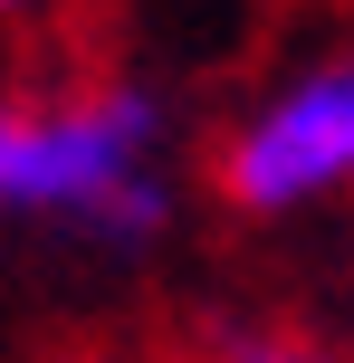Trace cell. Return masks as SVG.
I'll return each mask as SVG.
<instances>
[{"instance_id": "1", "label": "cell", "mask_w": 354, "mask_h": 363, "mask_svg": "<svg viewBox=\"0 0 354 363\" xmlns=\"http://www.w3.org/2000/svg\"><path fill=\"white\" fill-rule=\"evenodd\" d=\"M153 153V96L96 86L77 106H10L0 96V211L87 220Z\"/></svg>"}, {"instance_id": "3", "label": "cell", "mask_w": 354, "mask_h": 363, "mask_svg": "<svg viewBox=\"0 0 354 363\" xmlns=\"http://www.w3.org/2000/svg\"><path fill=\"white\" fill-rule=\"evenodd\" d=\"M163 220H172V191H163L153 172H125V182H115V191L87 211V230L106 239V249H144V239L163 230Z\"/></svg>"}, {"instance_id": "5", "label": "cell", "mask_w": 354, "mask_h": 363, "mask_svg": "<svg viewBox=\"0 0 354 363\" xmlns=\"http://www.w3.org/2000/svg\"><path fill=\"white\" fill-rule=\"evenodd\" d=\"M0 10H29V0H0Z\"/></svg>"}, {"instance_id": "4", "label": "cell", "mask_w": 354, "mask_h": 363, "mask_svg": "<svg viewBox=\"0 0 354 363\" xmlns=\"http://www.w3.org/2000/svg\"><path fill=\"white\" fill-rule=\"evenodd\" d=\"M221 363H336V354H316V345H287V335H268V345H240V354H221Z\"/></svg>"}, {"instance_id": "2", "label": "cell", "mask_w": 354, "mask_h": 363, "mask_svg": "<svg viewBox=\"0 0 354 363\" xmlns=\"http://www.w3.org/2000/svg\"><path fill=\"white\" fill-rule=\"evenodd\" d=\"M354 182V57L287 77L259 115L221 144V191L240 211H306Z\"/></svg>"}]
</instances>
